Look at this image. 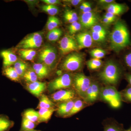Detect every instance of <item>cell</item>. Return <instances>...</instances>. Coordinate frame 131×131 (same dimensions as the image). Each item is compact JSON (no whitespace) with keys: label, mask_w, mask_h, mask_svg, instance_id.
Returning a JSON list of instances; mask_svg holds the SVG:
<instances>
[{"label":"cell","mask_w":131,"mask_h":131,"mask_svg":"<svg viewBox=\"0 0 131 131\" xmlns=\"http://www.w3.org/2000/svg\"><path fill=\"white\" fill-rule=\"evenodd\" d=\"M112 49L120 51L131 45L129 30L125 22L118 20L115 24L110 36Z\"/></svg>","instance_id":"6da1fadb"},{"label":"cell","mask_w":131,"mask_h":131,"mask_svg":"<svg viewBox=\"0 0 131 131\" xmlns=\"http://www.w3.org/2000/svg\"><path fill=\"white\" fill-rule=\"evenodd\" d=\"M123 71L119 64L113 61L106 63L103 69L99 74L100 80L106 86L115 87L122 77Z\"/></svg>","instance_id":"7a4b0ae2"},{"label":"cell","mask_w":131,"mask_h":131,"mask_svg":"<svg viewBox=\"0 0 131 131\" xmlns=\"http://www.w3.org/2000/svg\"><path fill=\"white\" fill-rule=\"evenodd\" d=\"M99 98L113 108H118L122 104L120 93L113 86L107 85L101 88Z\"/></svg>","instance_id":"3957f363"},{"label":"cell","mask_w":131,"mask_h":131,"mask_svg":"<svg viewBox=\"0 0 131 131\" xmlns=\"http://www.w3.org/2000/svg\"><path fill=\"white\" fill-rule=\"evenodd\" d=\"M57 51L55 47L47 45L41 50L38 54V60L40 63L47 66L50 70L54 68L56 62Z\"/></svg>","instance_id":"277c9868"},{"label":"cell","mask_w":131,"mask_h":131,"mask_svg":"<svg viewBox=\"0 0 131 131\" xmlns=\"http://www.w3.org/2000/svg\"><path fill=\"white\" fill-rule=\"evenodd\" d=\"M92 81L89 77L82 73L76 74L73 77V86L78 95L84 100L86 93Z\"/></svg>","instance_id":"5b68a950"},{"label":"cell","mask_w":131,"mask_h":131,"mask_svg":"<svg viewBox=\"0 0 131 131\" xmlns=\"http://www.w3.org/2000/svg\"><path fill=\"white\" fill-rule=\"evenodd\" d=\"M83 63L82 55L77 52H73L64 59L61 65L63 70L69 72L77 71L81 69Z\"/></svg>","instance_id":"8992f818"},{"label":"cell","mask_w":131,"mask_h":131,"mask_svg":"<svg viewBox=\"0 0 131 131\" xmlns=\"http://www.w3.org/2000/svg\"><path fill=\"white\" fill-rule=\"evenodd\" d=\"M73 77L69 73H64L49 83L48 90L50 91H57L70 88L73 85Z\"/></svg>","instance_id":"52a82bcc"},{"label":"cell","mask_w":131,"mask_h":131,"mask_svg":"<svg viewBox=\"0 0 131 131\" xmlns=\"http://www.w3.org/2000/svg\"><path fill=\"white\" fill-rule=\"evenodd\" d=\"M43 40L42 33L40 32L33 33L24 38L18 45V47L20 49L34 50L41 46Z\"/></svg>","instance_id":"ba28073f"},{"label":"cell","mask_w":131,"mask_h":131,"mask_svg":"<svg viewBox=\"0 0 131 131\" xmlns=\"http://www.w3.org/2000/svg\"><path fill=\"white\" fill-rule=\"evenodd\" d=\"M77 94L74 90L62 89L56 91L51 96L53 102L62 103L75 100Z\"/></svg>","instance_id":"9c48e42d"},{"label":"cell","mask_w":131,"mask_h":131,"mask_svg":"<svg viewBox=\"0 0 131 131\" xmlns=\"http://www.w3.org/2000/svg\"><path fill=\"white\" fill-rule=\"evenodd\" d=\"M59 49L62 55H66L78 49L77 41L72 37L68 35H66L60 40Z\"/></svg>","instance_id":"30bf717a"},{"label":"cell","mask_w":131,"mask_h":131,"mask_svg":"<svg viewBox=\"0 0 131 131\" xmlns=\"http://www.w3.org/2000/svg\"><path fill=\"white\" fill-rule=\"evenodd\" d=\"M101 88L97 82L92 81L87 90L83 100L87 104H93L98 100Z\"/></svg>","instance_id":"8fae6325"},{"label":"cell","mask_w":131,"mask_h":131,"mask_svg":"<svg viewBox=\"0 0 131 131\" xmlns=\"http://www.w3.org/2000/svg\"><path fill=\"white\" fill-rule=\"evenodd\" d=\"M99 18L96 14L93 12L82 13L80 18L82 26L86 28H91L98 23Z\"/></svg>","instance_id":"7c38bea8"},{"label":"cell","mask_w":131,"mask_h":131,"mask_svg":"<svg viewBox=\"0 0 131 131\" xmlns=\"http://www.w3.org/2000/svg\"><path fill=\"white\" fill-rule=\"evenodd\" d=\"M93 39L91 34L88 32L80 33L76 36V41L78 49L91 47L93 44Z\"/></svg>","instance_id":"4fadbf2b"},{"label":"cell","mask_w":131,"mask_h":131,"mask_svg":"<svg viewBox=\"0 0 131 131\" xmlns=\"http://www.w3.org/2000/svg\"><path fill=\"white\" fill-rule=\"evenodd\" d=\"M46 88V83L36 81L31 83H27L26 89L32 94L36 97H40Z\"/></svg>","instance_id":"5bb4252c"},{"label":"cell","mask_w":131,"mask_h":131,"mask_svg":"<svg viewBox=\"0 0 131 131\" xmlns=\"http://www.w3.org/2000/svg\"><path fill=\"white\" fill-rule=\"evenodd\" d=\"M0 56L3 59V69L11 66L18 61V58L16 55L10 50L2 51L0 52Z\"/></svg>","instance_id":"9a60e30c"},{"label":"cell","mask_w":131,"mask_h":131,"mask_svg":"<svg viewBox=\"0 0 131 131\" xmlns=\"http://www.w3.org/2000/svg\"><path fill=\"white\" fill-rule=\"evenodd\" d=\"M75 100L60 103L57 108V114L59 117H67L73 107Z\"/></svg>","instance_id":"2e32d148"},{"label":"cell","mask_w":131,"mask_h":131,"mask_svg":"<svg viewBox=\"0 0 131 131\" xmlns=\"http://www.w3.org/2000/svg\"><path fill=\"white\" fill-rule=\"evenodd\" d=\"M106 9L107 12L118 16L123 14L126 12L128 8L126 5L124 4L112 3L108 5Z\"/></svg>","instance_id":"e0dca14e"},{"label":"cell","mask_w":131,"mask_h":131,"mask_svg":"<svg viewBox=\"0 0 131 131\" xmlns=\"http://www.w3.org/2000/svg\"><path fill=\"white\" fill-rule=\"evenodd\" d=\"M103 131H126L122 124L114 119H108L103 123Z\"/></svg>","instance_id":"ac0fdd59"},{"label":"cell","mask_w":131,"mask_h":131,"mask_svg":"<svg viewBox=\"0 0 131 131\" xmlns=\"http://www.w3.org/2000/svg\"><path fill=\"white\" fill-rule=\"evenodd\" d=\"M32 69L40 79H43L48 76L50 70L46 66L40 63L34 64Z\"/></svg>","instance_id":"d6986e66"},{"label":"cell","mask_w":131,"mask_h":131,"mask_svg":"<svg viewBox=\"0 0 131 131\" xmlns=\"http://www.w3.org/2000/svg\"><path fill=\"white\" fill-rule=\"evenodd\" d=\"M57 108H39L38 111L39 117L38 124L45 122L46 123L50 119L52 115L55 111H56Z\"/></svg>","instance_id":"ffe728a7"},{"label":"cell","mask_w":131,"mask_h":131,"mask_svg":"<svg viewBox=\"0 0 131 131\" xmlns=\"http://www.w3.org/2000/svg\"><path fill=\"white\" fill-rule=\"evenodd\" d=\"M14 122L7 115H0V131H9L14 126Z\"/></svg>","instance_id":"44dd1931"},{"label":"cell","mask_w":131,"mask_h":131,"mask_svg":"<svg viewBox=\"0 0 131 131\" xmlns=\"http://www.w3.org/2000/svg\"><path fill=\"white\" fill-rule=\"evenodd\" d=\"M55 104L47 95L42 94L40 96L39 102L37 108H55Z\"/></svg>","instance_id":"7402d4cb"},{"label":"cell","mask_w":131,"mask_h":131,"mask_svg":"<svg viewBox=\"0 0 131 131\" xmlns=\"http://www.w3.org/2000/svg\"><path fill=\"white\" fill-rule=\"evenodd\" d=\"M3 74L9 80L14 81H18L19 80V76L15 70L14 67L10 66L3 69Z\"/></svg>","instance_id":"603a6c76"},{"label":"cell","mask_w":131,"mask_h":131,"mask_svg":"<svg viewBox=\"0 0 131 131\" xmlns=\"http://www.w3.org/2000/svg\"><path fill=\"white\" fill-rule=\"evenodd\" d=\"M86 104H87L86 103L82 98L75 99L72 109L66 117H71L80 112L83 108H84Z\"/></svg>","instance_id":"cb8c5ba5"},{"label":"cell","mask_w":131,"mask_h":131,"mask_svg":"<svg viewBox=\"0 0 131 131\" xmlns=\"http://www.w3.org/2000/svg\"><path fill=\"white\" fill-rule=\"evenodd\" d=\"M23 117L32 122L38 124L39 114L38 112L34 109L32 108L27 109L23 113Z\"/></svg>","instance_id":"d4e9b609"},{"label":"cell","mask_w":131,"mask_h":131,"mask_svg":"<svg viewBox=\"0 0 131 131\" xmlns=\"http://www.w3.org/2000/svg\"><path fill=\"white\" fill-rule=\"evenodd\" d=\"M19 54L25 60L32 61L36 56V52L32 49H20Z\"/></svg>","instance_id":"484cf974"},{"label":"cell","mask_w":131,"mask_h":131,"mask_svg":"<svg viewBox=\"0 0 131 131\" xmlns=\"http://www.w3.org/2000/svg\"><path fill=\"white\" fill-rule=\"evenodd\" d=\"M14 65V68L19 77H23L24 74L28 69L27 64L22 61H17Z\"/></svg>","instance_id":"4316f807"},{"label":"cell","mask_w":131,"mask_h":131,"mask_svg":"<svg viewBox=\"0 0 131 131\" xmlns=\"http://www.w3.org/2000/svg\"><path fill=\"white\" fill-rule=\"evenodd\" d=\"M23 77L27 83H31L37 81L38 78L32 68L28 69L24 74Z\"/></svg>","instance_id":"83f0119b"},{"label":"cell","mask_w":131,"mask_h":131,"mask_svg":"<svg viewBox=\"0 0 131 131\" xmlns=\"http://www.w3.org/2000/svg\"><path fill=\"white\" fill-rule=\"evenodd\" d=\"M62 34V31L58 28L49 31L47 34V39L51 42H55L58 40Z\"/></svg>","instance_id":"f1b7e54d"},{"label":"cell","mask_w":131,"mask_h":131,"mask_svg":"<svg viewBox=\"0 0 131 131\" xmlns=\"http://www.w3.org/2000/svg\"><path fill=\"white\" fill-rule=\"evenodd\" d=\"M37 124L23 117L21 128L19 131H26L34 129Z\"/></svg>","instance_id":"f546056e"},{"label":"cell","mask_w":131,"mask_h":131,"mask_svg":"<svg viewBox=\"0 0 131 131\" xmlns=\"http://www.w3.org/2000/svg\"><path fill=\"white\" fill-rule=\"evenodd\" d=\"M103 62L100 59L93 58L87 61L86 64L89 69L95 70L100 68L103 64Z\"/></svg>","instance_id":"4dcf8cb0"},{"label":"cell","mask_w":131,"mask_h":131,"mask_svg":"<svg viewBox=\"0 0 131 131\" xmlns=\"http://www.w3.org/2000/svg\"><path fill=\"white\" fill-rule=\"evenodd\" d=\"M59 24L60 21L58 18L55 16H50L46 24L47 29L50 31L57 28Z\"/></svg>","instance_id":"1f68e13d"},{"label":"cell","mask_w":131,"mask_h":131,"mask_svg":"<svg viewBox=\"0 0 131 131\" xmlns=\"http://www.w3.org/2000/svg\"><path fill=\"white\" fill-rule=\"evenodd\" d=\"M42 10L51 16H55L59 12L58 8L55 5H45L41 7Z\"/></svg>","instance_id":"d6a6232c"},{"label":"cell","mask_w":131,"mask_h":131,"mask_svg":"<svg viewBox=\"0 0 131 131\" xmlns=\"http://www.w3.org/2000/svg\"><path fill=\"white\" fill-rule=\"evenodd\" d=\"M122 101L131 103V86H129L120 92Z\"/></svg>","instance_id":"836d02e7"},{"label":"cell","mask_w":131,"mask_h":131,"mask_svg":"<svg viewBox=\"0 0 131 131\" xmlns=\"http://www.w3.org/2000/svg\"><path fill=\"white\" fill-rule=\"evenodd\" d=\"M90 54L93 58L100 59L103 58L105 56L106 52L105 50L97 48L91 50Z\"/></svg>","instance_id":"e575fe53"},{"label":"cell","mask_w":131,"mask_h":131,"mask_svg":"<svg viewBox=\"0 0 131 131\" xmlns=\"http://www.w3.org/2000/svg\"><path fill=\"white\" fill-rule=\"evenodd\" d=\"M91 34L93 41L101 42L105 40L107 33L96 32L91 31Z\"/></svg>","instance_id":"d590c367"},{"label":"cell","mask_w":131,"mask_h":131,"mask_svg":"<svg viewBox=\"0 0 131 131\" xmlns=\"http://www.w3.org/2000/svg\"><path fill=\"white\" fill-rule=\"evenodd\" d=\"M82 28V25L80 22L75 21L70 24L69 27V32L71 34H73L79 31Z\"/></svg>","instance_id":"8d00e7d4"},{"label":"cell","mask_w":131,"mask_h":131,"mask_svg":"<svg viewBox=\"0 0 131 131\" xmlns=\"http://www.w3.org/2000/svg\"><path fill=\"white\" fill-rule=\"evenodd\" d=\"M124 60L127 67L131 70V51L125 55Z\"/></svg>","instance_id":"74e56055"},{"label":"cell","mask_w":131,"mask_h":131,"mask_svg":"<svg viewBox=\"0 0 131 131\" xmlns=\"http://www.w3.org/2000/svg\"><path fill=\"white\" fill-rule=\"evenodd\" d=\"M91 31L96 32L107 33L106 31L105 28L102 26L100 25H96L94 26L91 28Z\"/></svg>","instance_id":"f35d334b"},{"label":"cell","mask_w":131,"mask_h":131,"mask_svg":"<svg viewBox=\"0 0 131 131\" xmlns=\"http://www.w3.org/2000/svg\"><path fill=\"white\" fill-rule=\"evenodd\" d=\"M63 17L65 21H66V22L70 23V24H72V23L75 22V21H77L73 18L72 16L68 13L67 10H66L65 12H64Z\"/></svg>","instance_id":"ab89813d"},{"label":"cell","mask_w":131,"mask_h":131,"mask_svg":"<svg viewBox=\"0 0 131 131\" xmlns=\"http://www.w3.org/2000/svg\"><path fill=\"white\" fill-rule=\"evenodd\" d=\"M47 5H55L60 4V1L58 0H43L42 1Z\"/></svg>","instance_id":"60d3db41"},{"label":"cell","mask_w":131,"mask_h":131,"mask_svg":"<svg viewBox=\"0 0 131 131\" xmlns=\"http://www.w3.org/2000/svg\"><path fill=\"white\" fill-rule=\"evenodd\" d=\"M103 17L107 18L112 20L114 22L117 19V16L114 15V14H113L111 13H108V12H107Z\"/></svg>","instance_id":"b9f144b4"},{"label":"cell","mask_w":131,"mask_h":131,"mask_svg":"<svg viewBox=\"0 0 131 131\" xmlns=\"http://www.w3.org/2000/svg\"><path fill=\"white\" fill-rule=\"evenodd\" d=\"M64 1L68 3L72 6H77L82 2V1L81 0H69V1Z\"/></svg>","instance_id":"7bdbcfd3"},{"label":"cell","mask_w":131,"mask_h":131,"mask_svg":"<svg viewBox=\"0 0 131 131\" xmlns=\"http://www.w3.org/2000/svg\"><path fill=\"white\" fill-rule=\"evenodd\" d=\"M82 11V13H88L91 12V11H92V7H91V5L90 3L89 2L88 4L87 5L86 7Z\"/></svg>","instance_id":"ee69618b"},{"label":"cell","mask_w":131,"mask_h":131,"mask_svg":"<svg viewBox=\"0 0 131 131\" xmlns=\"http://www.w3.org/2000/svg\"><path fill=\"white\" fill-rule=\"evenodd\" d=\"M67 11H68V13L72 16L73 18L77 21L78 18L77 13L74 12V11H71V10H67Z\"/></svg>","instance_id":"f6af8a7d"},{"label":"cell","mask_w":131,"mask_h":131,"mask_svg":"<svg viewBox=\"0 0 131 131\" xmlns=\"http://www.w3.org/2000/svg\"><path fill=\"white\" fill-rule=\"evenodd\" d=\"M113 0H100L98 1V2L101 4H111L114 2Z\"/></svg>","instance_id":"bcb514c9"},{"label":"cell","mask_w":131,"mask_h":131,"mask_svg":"<svg viewBox=\"0 0 131 131\" xmlns=\"http://www.w3.org/2000/svg\"><path fill=\"white\" fill-rule=\"evenodd\" d=\"M102 21H103L104 24H107V25L112 24V23H113L114 22V21H112V20L104 17H103V20H102Z\"/></svg>","instance_id":"7dc6e473"},{"label":"cell","mask_w":131,"mask_h":131,"mask_svg":"<svg viewBox=\"0 0 131 131\" xmlns=\"http://www.w3.org/2000/svg\"><path fill=\"white\" fill-rule=\"evenodd\" d=\"M126 79L129 84V86H131V74H126L125 75Z\"/></svg>","instance_id":"c3c4849f"},{"label":"cell","mask_w":131,"mask_h":131,"mask_svg":"<svg viewBox=\"0 0 131 131\" xmlns=\"http://www.w3.org/2000/svg\"><path fill=\"white\" fill-rule=\"evenodd\" d=\"M89 2H83L81 4V6H80V9L82 11L83 9L86 7L87 5L88 4Z\"/></svg>","instance_id":"681fc988"},{"label":"cell","mask_w":131,"mask_h":131,"mask_svg":"<svg viewBox=\"0 0 131 131\" xmlns=\"http://www.w3.org/2000/svg\"><path fill=\"white\" fill-rule=\"evenodd\" d=\"M26 131H41V130H35V129H31V130H27Z\"/></svg>","instance_id":"f907efd6"},{"label":"cell","mask_w":131,"mask_h":131,"mask_svg":"<svg viewBox=\"0 0 131 131\" xmlns=\"http://www.w3.org/2000/svg\"><path fill=\"white\" fill-rule=\"evenodd\" d=\"M126 131H131V126H130V127H129V129L126 130Z\"/></svg>","instance_id":"816d5d0a"}]
</instances>
